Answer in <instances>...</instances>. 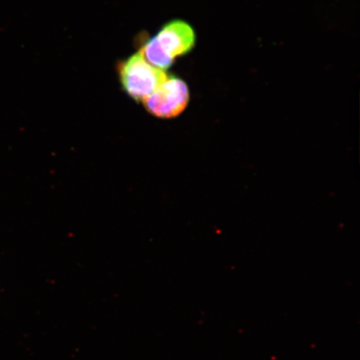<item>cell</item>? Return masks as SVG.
<instances>
[{"instance_id":"cell-1","label":"cell","mask_w":360,"mask_h":360,"mask_svg":"<svg viewBox=\"0 0 360 360\" xmlns=\"http://www.w3.org/2000/svg\"><path fill=\"white\" fill-rule=\"evenodd\" d=\"M195 39V31L188 22L171 21L143 45L141 53L150 65L165 70L172 66L175 58L192 51Z\"/></svg>"},{"instance_id":"cell-2","label":"cell","mask_w":360,"mask_h":360,"mask_svg":"<svg viewBox=\"0 0 360 360\" xmlns=\"http://www.w3.org/2000/svg\"><path fill=\"white\" fill-rule=\"evenodd\" d=\"M118 71L125 93L137 102L146 100L168 77L165 70L150 65L141 53L120 62Z\"/></svg>"},{"instance_id":"cell-3","label":"cell","mask_w":360,"mask_h":360,"mask_svg":"<svg viewBox=\"0 0 360 360\" xmlns=\"http://www.w3.org/2000/svg\"><path fill=\"white\" fill-rule=\"evenodd\" d=\"M190 98L187 84L175 76L168 75L142 103L148 114L160 119H173L186 110Z\"/></svg>"}]
</instances>
